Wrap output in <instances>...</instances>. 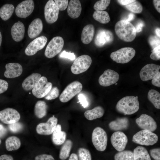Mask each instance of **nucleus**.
Listing matches in <instances>:
<instances>
[{
	"mask_svg": "<svg viewBox=\"0 0 160 160\" xmlns=\"http://www.w3.org/2000/svg\"><path fill=\"white\" fill-rule=\"evenodd\" d=\"M148 98L156 108H160V94L158 91L153 89L150 90L148 93Z\"/></svg>",
	"mask_w": 160,
	"mask_h": 160,
	"instance_id": "35",
	"label": "nucleus"
},
{
	"mask_svg": "<svg viewBox=\"0 0 160 160\" xmlns=\"http://www.w3.org/2000/svg\"><path fill=\"white\" fill-rule=\"evenodd\" d=\"M68 160H79L77 155L75 153H72Z\"/></svg>",
	"mask_w": 160,
	"mask_h": 160,
	"instance_id": "57",
	"label": "nucleus"
},
{
	"mask_svg": "<svg viewBox=\"0 0 160 160\" xmlns=\"http://www.w3.org/2000/svg\"><path fill=\"white\" fill-rule=\"evenodd\" d=\"M15 10V7L12 4H7L0 9V17L2 20L6 21L12 16Z\"/></svg>",
	"mask_w": 160,
	"mask_h": 160,
	"instance_id": "32",
	"label": "nucleus"
},
{
	"mask_svg": "<svg viewBox=\"0 0 160 160\" xmlns=\"http://www.w3.org/2000/svg\"><path fill=\"white\" fill-rule=\"evenodd\" d=\"M139 127L143 130H147L153 132L157 128V125L153 119L146 114H142L135 120Z\"/></svg>",
	"mask_w": 160,
	"mask_h": 160,
	"instance_id": "18",
	"label": "nucleus"
},
{
	"mask_svg": "<svg viewBox=\"0 0 160 160\" xmlns=\"http://www.w3.org/2000/svg\"><path fill=\"white\" fill-rule=\"evenodd\" d=\"M0 160H14L11 156L7 154H3L0 156Z\"/></svg>",
	"mask_w": 160,
	"mask_h": 160,
	"instance_id": "54",
	"label": "nucleus"
},
{
	"mask_svg": "<svg viewBox=\"0 0 160 160\" xmlns=\"http://www.w3.org/2000/svg\"><path fill=\"white\" fill-rule=\"evenodd\" d=\"M119 75L114 70L108 69L105 70L99 77L98 82L103 87H108L116 83L119 80Z\"/></svg>",
	"mask_w": 160,
	"mask_h": 160,
	"instance_id": "16",
	"label": "nucleus"
},
{
	"mask_svg": "<svg viewBox=\"0 0 160 160\" xmlns=\"http://www.w3.org/2000/svg\"><path fill=\"white\" fill-rule=\"evenodd\" d=\"M152 84L155 86L160 87V72H159L152 79Z\"/></svg>",
	"mask_w": 160,
	"mask_h": 160,
	"instance_id": "50",
	"label": "nucleus"
},
{
	"mask_svg": "<svg viewBox=\"0 0 160 160\" xmlns=\"http://www.w3.org/2000/svg\"><path fill=\"white\" fill-rule=\"evenodd\" d=\"M35 160H55L51 155L42 154L38 155L35 157Z\"/></svg>",
	"mask_w": 160,
	"mask_h": 160,
	"instance_id": "48",
	"label": "nucleus"
},
{
	"mask_svg": "<svg viewBox=\"0 0 160 160\" xmlns=\"http://www.w3.org/2000/svg\"><path fill=\"white\" fill-rule=\"evenodd\" d=\"M129 121L126 117L119 118L111 121L109 124L110 128L116 131L127 129L129 126Z\"/></svg>",
	"mask_w": 160,
	"mask_h": 160,
	"instance_id": "25",
	"label": "nucleus"
},
{
	"mask_svg": "<svg viewBox=\"0 0 160 160\" xmlns=\"http://www.w3.org/2000/svg\"><path fill=\"white\" fill-rule=\"evenodd\" d=\"M47 105L45 102L39 100L36 103L34 108V113L36 116L41 119L47 114Z\"/></svg>",
	"mask_w": 160,
	"mask_h": 160,
	"instance_id": "30",
	"label": "nucleus"
},
{
	"mask_svg": "<svg viewBox=\"0 0 160 160\" xmlns=\"http://www.w3.org/2000/svg\"><path fill=\"white\" fill-rule=\"evenodd\" d=\"M155 33L158 37L160 38V28H157L155 29Z\"/></svg>",
	"mask_w": 160,
	"mask_h": 160,
	"instance_id": "58",
	"label": "nucleus"
},
{
	"mask_svg": "<svg viewBox=\"0 0 160 160\" xmlns=\"http://www.w3.org/2000/svg\"><path fill=\"white\" fill-rule=\"evenodd\" d=\"M60 149L59 157L62 160H65L69 156L73 146V143L70 140H67L63 143Z\"/></svg>",
	"mask_w": 160,
	"mask_h": 160,
	"instance_id": "33",
	"label": "nucleus"
},
{
	"mask_svg": "<svg viewBox=\"0 0 160 160\" xmlns=\"http://www.w3.org/2000/svg\"><path fill=\"white\" fill-rule=\"evenodd\" d=\"M6 70L4 75L8 78H13L20 76L23 72V67L17 63H10L5 65Z\"/></svg>",
	"mask_w": 160,
	"mask_h": 160,
	"instance_id": "20",
	"label": "nucleus"
},
{
	"mask_svg": "<svg viewBox=\"0 0 160 160\" xmlns=\"http://www.w3.org/2000/svg\"><path fill=\"white\" fill-rule=\"evenodd\" d=\"M150 155L155 160H160V148H155L150 150Z\"/></svg>",
	"mask_w": 160,
	"mask_h": 160,
	"instance_id": "46",
	"label": "nucleus"
},
{
	"mask_svg": "<svg viewBox=\"0 0 160 160\" xmlns=\"http://www.w3.org/2000/svg\"><path fill=\"white\" fill-rule=\"evenodd\" d=\"M82 7L78 0H70L68 6L67 13L68 16L73 19L78 18L80 15Z\"/></svg>",
	"mask_w": 160,
	"mask_h": 160,
	"instance_id": "23",
	"label": "nucleus"
},
{
	"mask_svg": "<svg viewBox=\"0 0 160 160\" xmlns=\"http://www.w3.org/2000/svg\"><path fill=\"white\" fill-rule=\"evenodd\" d=\"M115 31L121 40L130 42L135 39L137 33L135 27L130 22L121 20L117 22L115 26Z\"/></svg>",
	"mask_w": 160,
	"mask_h": 160,
	"instance_id": "1",
	"label": "nucleus"
},
{
	"mask_svg": "<svg viewBox=\"0 0 160 160\" xmlns=\"http://www.w3.org/2000/svg\"><path fill=\"white\" fill-rule=\"evenodd\" d=\"M1 140L0 138V145L1 144Z\"/></svg>",
	"mask_w": 160,
	"mask_h": 160,
	"instance_id": "60",
	"label": "nucleus"
},
{
	"mask_svg": "<svg viewBox=\"0 0 160 160\" xmlns=\"http://www.w3.org/2000/svg\"><path fill=\"white\" fill-rule=\"evenodd\" d=\"M113 40V35L111 31L101 28L97 32L94 39V43L97 47H101L110 44Z\"/></svg>",
	"mask_w": 160,
	"mask_h": 160,
	"instance_id": "10",
	"label": "nucleus"
},
{
	"mask_svg": "<svg viewBox=\"0 0 160 160\" xmlns=\"http://www.w3.org/2000/svg\"><path fill=\"white\" fill-rule=\"evenodd\" d=\"M135 0H118L117 1L121 5L125 6L135 1Z\"/></svg>",
	"mask_w": 160,
	"mask_h": 160,
	"instance_id": "53",
	"label": "nucleus"
},
{
	"mask_svg": "<svg viewBox=\"0 0 160 160\" xmlns=\"http://www.w3.org/2000/svg\"><path fill=\"white\" fill-rule=\"evenodd\" d=\"M148 41L153 49L160 45V38L155 36L151 35L149 36Z\"/></svg>",
	"mask_w": 160,
	"mask_h": 160,
	"instance_id": "42",
	"label": "nucleus"
},
{
	"mask_svg": "<svg viewBox=\"0 0 160 160\" xmlns=\"http://www.w3.org/2000/svg\"><path fill=\"white\" fill-rule=\"evenodd\" d=\"M11 36L13 39L16 42H19L23 38L25 33L24 24L20 21L15 23L11 30Z\"/></svg>",
	"mask_w": 160,
	"mask_h": 160,
	"instance_id": "22",
	"label": "nucleus"
},
{
	"mask_svg": "<svg viewBox=\"0 0 160 160\" xmlns=\"http://www.w3.org/2000/svg\"><path fill=\"white\" fill-rule=\"evenodd\" d=\"M52 134V140L54 144L60 145L63 144L65 141L66 133L61 130V126L60 124H57Z\"/></svg>",
	"mask_w": 160,
	"mask_h": 160,
	"instance_id": "27",
	"label": "nucleus"
},
{
	"mask_svg": "<svg viewBox=\"0 0 160 160\" xmlns=\"http://www.w3.org/2000/svg\"><path fill=\"white\" fill-rule=\"evenodd\" d=\"M153 4L154 7L156 10L159 12L160 13V0H153Z\"/></svg>",
	"mask_w": 160,
	"mask_h": 160,
	"instance_id": "55",
	"label": "nucleus"
},
{
	"mask_svg": "<svg viewBox=\"0 0 160 160\" xmlns=\"http://www.w3.org/2000/svg\"><path fill=\"white\" fill-rule=\"evenodd\" d=\"M8 128L13 133H17L21 131L23 128V124L18 122L9 124Z\"/></svg>",
	"mask_w": 160,
	"mask_h": 160,
	"instance_id": "41",
	"label": "nucleus"
},
{
	"mask_svg": "<svg viewBox=\"0 0 160 160\" xmlns=\"http://www.w3.org/2000/svg\"><path fill=\"white\" fill-rule=\"evenodd\" d=\"M92 140L97 150L100 151H105L107 147L108 141L106 132L100 127H96L92 133Z\"/></svg>",
	"mask_w": 160,
	"mask_h": 160,
	"instance_id": "4",
	"label": "nucleus"
},
{
	"mask_svg": "<svg viewBox=\"0 0 160 160\" xmlns=\"http://www.w3.org/2000/svg\"><path fill=\"white\" fill-rule=\"evenodd\" d=\"M43 24L41 20L39 18L34 19L29 26L28 34L29 37L33 39L38 36L42 32Z\"/></svg>",
	"mask_w": 160,
	"mask_h": 160,
	"instance_id": "21",
	"label": "nucleus"
},
{
	"mask_svg": "<svg viewBox=\"0 0 160 160\" xmlns=\"http://www.w3.org/2000/svg\"><path fill=\"white\" fill-rule=\"evenodd\" d=\"M77 153L79 160H92L91 154L88 149L84 148H80Z\"/></svg>",
	"mask_w": 160,
	"mask_h": 160,
	"instance_id": "38",
	"label": "nucleus"
},
{
	"mask_svg": "<svg viewBox=\"0 0 160 160\" xmlns=\"http://www.w3.org/2000/svg\"><path fill=\"white\" fill-rule=\"evenodd\" d=\"M144 25V24L143 22L140 21L136 25L135 27L136 33L140 32L142 31L143 27Z\"/></svg>",
	"mask_w": 160,
	"mask_h": 160,
	"instance_id": "52",
	"label": "nucleus"
},
{
	"mask_svg": "<svg viewBox=\"0 0 160 160\" xmlns=\"http://www.w3.org/2000/svg\"><path fill=\"white\" fill-rule=\"evenodd\" d=\"M92 62L91 57L84 55L77 57L73 63L71 68V72L75 74H78L87 71Z\"/></svg>",
	"mask_w": 160,
	"mask_h": 160,
	"instance_id": "6",
	"label": "nucleus"
},
{
	"mask_svg": "<svg viewBox=\"0 0 160 160\" xmlns=\"http://www.w3.org/2000/svg\"><path fill=\"white\" fill-rule=\"evenodd\" d=\"M57 119L51 117L45 123H41L37 125L36 128L37 133L40 135H49L52 133L57 125Z\"/></svg>",
	"mask_w": 160,
	"mask_h": 160,
	"instance_id": "15",
	"label": "nucleus"
},
{
	"mask_svg": "<svg viewBox=\"0 0 160 160\" xmlns=\"http://www.w3.org/2000/svg\"><path fill=\"white\" fill-rule=\"evenodd\" d=\"M111 141L115 149L120 152L125 149L128 143V139L124 133L120 131H116L112 135Z\"/></svg>",
	"mask_w": 160,
	"mask_h": 160,
	"instance_id": "17",
	"label": "nucleus"
},
{
	"mask_svg": "<svg viewBox=\"0 0 160 160\" xmlns=\"http://www.w3.org/2000/svg\"><path fill=\"white\" fill-rule=\"evenodd\" d=\"M47 41V38L44 36L36 38L27 46L25 50V54L28 56L35 54L38 51L44 48Z\"/></svg>",
	"mask_w": 160,
	"mask_h": 160,
	"instance_id": "12",
	"label": "nucleus"
},
{
	"mask_svg": "<svg viewBox=\"0 0 160 160\" xmlns=\"http://www.w3.org/2000/svg\"><path fill=\"white\" fill-rule=\"evenodd\" d=\"M59 10L53 0H49L44 8V15L46 22L52 24L57 20Z\"/></svg>",
	"mask_w": 160,
	"mask_h": 160,
	"instance_id": "11",
	"label": "nucleus"
},
{
	"mask_svg": "<svg viewBox=\"0 0 160 160\" xmlns=\"http://www.w3.org/2000/svg\"><path fill=\"white\" fill-rule=\"evenodd\" d=\"M8 87V84L6 81L0 79V94L7 90Z\"/></svg>",
	"mask_w": 160,
	"mask_h": 160,
	"instance_id": "49",
	"label": "nucleus"
},
{
	"mask_svg": "<svg viewBox=\"0 0 160 160\" xmlns=\"http://www.w3.org/2000/svg\"><path fill=\"white\" fill-rule=\"evenodd\" d=\"M95 28L91 24L86 25L83 29L81 36L82 42L88 44L92 41L95 34Z\"/></svg>",
	"mask_w": 160,
	"mask_h": 160,
	"instance_id": "26",
	"label": "nucleus"
},
{
	"mask_svg": "<svg viewBox=\"0 0 160 160\" xmlns=\"http://www.w3.org/2000/svg\"><path fill=\"white\" fill-rule=\"evenodd\" d=\"M124 7L129 10L135 13H140L142 12L143 9L141 4L137 0H135L133 2L124 6Z\"/></svg>",
	"mask_w": 160,
	"mask_h": 160,
	"instance_id": "37",
	"label": "nucleus"
},
{
	"mask_svg": "<svg viewBox=\"0 0 160 160\" xmlns=\"http://www.w3.org/2000/svg\"><path fill=\"white\" fill-rule=\"evenodd\" d=\"M158 140V137L156 134L148 130H142L133 136L132 141L137 144L149 146L156 143Z\"/></svg>",
	"mask_w": 160,
	"mask_h": 160,
	"instance_id": "3",
	"label": "nucleus"
},
{
	"mask_svg": "<svg viewBox=\"0 0 160 160\" xmlns=\"http://www.w3.org/2000/svg\"><path fill=\"white\" fill-rule=\"evenodd\" d=\"M82 84L78 81H75L69 84L65 88L59 97L60 101L66 103L69 101L82 89Z\"/></svg>",
	"mask_w": 160,
	"mask_h": 160,
	"instance_id": "7",
	"label": "nucleus"
},
{
	"mask_svg": "<svg viewBox=\"0 0 160 160\" xmlns=\"http://www.w3.org/2000/svg\"><path fill=\"white\" fill-rule=\"evenodd\" d=\"M34 8V4L33 0L24 1L16 7L15 14L19 17L25 18L32 13Z\"/></svg>",
	"mask_w": 160,
	"mask_h": 160,
	"instance_id": "14",
	"label": "nucleus"
},
{
	"mask_svg": "<svg viewBox=\"0 0 160 160\" xmlns=\"http://www.w3.org/2000/svg\"><path fill=\"white\" fill-rule=\"evenodd\" d=\"M160 66L153 63L148 64L143 67L140 72L141 80L145 81L152 79L159 72Z\"/></svg>",
	"mask_w": 160,
	"mask_h": 160,
	"instance_id": "19",
	"label": "nucleus"
},
{
	"mask_svg": "<svg viewBox=\"0 0 160 160\" xmlns=\"http://www.w3.org/2000/svg\"><path fill=\"white\" fill-rule=\"evenodd\" d=\"M134 160H151L146 149L143 147L138 146L134 150Z\"/></svg>",
	"mask_w": 160,
	"mask_h": 160,
	"instance_id": "29",
	"label": "nucleus"
},
{
	"mask_svg": "<svg viewBox=\"0 0 160 160\" xmlns=\"http://www.w3.org/2000/svg\"><path fill=\"white\" fill-rule=\"evenodd\" d=\"M41 77V74L33 73L26 78L22 84L23 88L26 91L32 89L36 85Z\"/></svg>",
	"mask_w": 160,
	"mask_h": 160,
	"instance_id": "24",
	"label": "nucleus"
},
{
	"mask_svg": "<svg viewBox=\"0 0 160 160\" xmlns=\"http://www.w3.org/2000/svg\"><path fill=\"white\" fill-rule=\"evenodd\" d=\"M54 1L60 11L65 10L68 5V0H55Z\"/></svg>",
	"mask_w": 160,
	"mask_h": 160,
	"instance_id": "43",
	"label": "nucleus"
},
{
	"mask_svg": "<svg viewBox=\"0 0 160 160\" xmlns=\"http://www.w3.org/2000/svg\"><path fill=\"white\" fill-rule=\"evenodd\" d=\"M135 17V15L133 14L132 13H129L127 17V18L125 19L124 20L130 22L134 19Z\"/></svg>",
	"mask_w": 160,
	"mask_h": 160,
	"instance_id": "56",
	"label": "nucleus"
},
{
	"mask_svg": "<svg viewBox=\"0 0 160 160\" xmlns=\"http://www.w3.org/2000/svg\"><path fill=\"white\" fill-rule=\"evenodd\" d=\"M7 132V129L2 124L0 123V138L4 137Z\"/></svg>",
	"mask_w": 160,
	"mask_h": 160,
	"instance_id": "51",
	"label": "nucleus"
},
{
	"mask_svg": "<svg viewBox=\"0 0 160 160\" xmlns=\"http://www.w3.org/2000/svg\"><path fill=\"white\" fill-rule=\"evenodd\" d=\"M6 149L9 151L18 149L21 146L20 139L15 136H11L7 138L5 141Z\"/></svg>",
	"mask_w": 160,
	"mask_h": 160,
	"instance_id": "31",
	"label": "nucleus"
},
{
	"mask_svg": "<svg viewBox=\"0 0 160 160\" xmlns=\"http://www.w3.org/2000/svg\"><path fill=\"white\" fill-rule=\"evenodd\" d=\"M92 16L95 20L102 24L107 23L110 21L109 15L105 11H95Z\"/></svg>",
	"mask_w": 160,
	"mask_h": 160,
	"instance_id": "34",
	"label": "nucleus"
},
{
	"mask_svg": "<svg viewBox=\"0 0 160 160\" xmlns=\"http://www.w3.org/2000/svg\"><path fill=\"white\" fill-rule=\"evenodd\" d=\"M139 108V103L137 96L125 97L118 101L116 106V110L125 115L134 114Z\"/></svg>",
	"mask_w": 160,
	"mask_h": 160,
	"instance_id": "2",
	"label": "nucleus"
},
{
	"mask_svg": "<svg viewBox=\"0 0 160 160\" xmlns=\"http://www.w3.org/2000/svg\"><path fill=\"white\" fill-rule=\"evenodd\" d=\"M104 113L103 108L100 106H97L92 109L86 111L84 112V115L87 119L91 121L101 117Z\"/></svg>",
	"mask_w": 160,
	"mask_h": 160,
	"instance_id": "28",
	"label": "nucleus"
},
{
	"mask_svg": "<svg viewBox=\"0 0 160 160\" xmlns=\"http://www.w3.org/2000/svg\"><path fill=\"white\" fill-rule=\"evenodd\" d=\"M115 160H134L133 152L130 150L123 151L116 153Z\"/></svg>",
	"mask_w": 160,
	"mask_h": 160,
	"instance_id": "36",
	"label": "nucleus"
},
{
	"mask_svg": "<svg viewBox=\"0 0 160 160\" xmlns=\"http://www.w3.org/2000/svg\"><path fill=\"white\" fill-rule=\"evenodd\" d=\"M59 95V90L57 87L52 88L48 93L44 97L47 100L54 99L58 97Z\"/></svg>",
	"mask_w": 160,
	"mask_h": 160,
	"instance_id": "40",
	"label": "nucleus"
},
{
	"mask_svg": "<svg viewBox=\"0 0 160 160\" xmlns=\"http://www.w3.org/2000/svg\"><path fill=\"white\" fill-rule=\"evenodd\" d=\"M2 42V36L1 32L0 31V47L1 46Z\"/></svg>",
	"mask_w": 160,
	"mask_h": 160,
	"instance_id": "59",
	"label": "nucleus"
},
{
	"mask_svg": "<svg viewBox=\"0 0 160 160\" xmlns=\"http://www.w3.org/2000/svg\"><path fill=\"white\" fill-rule=\"evenodd\" d=\"M52 86V84L48 81L46 77L41 76L37 84L32 89V94L38 98L44 97L51 89Z\"/></svg>",
	"mask_w": 160,
	"mask_h": 160,
	"instance_id": "9",
	"label": "nucleus"
},
{
	"mask_svg": "<svg viewBox=\"0 0 160 160\" xmlns=\"http://www.w3.org/2000/svg\"><path fill=\"white\" fill-rule=\"evenodd\" d=\"M59 57L69 59L71 61L74 60L76 58L75 55L73 53L70 52H67L65 50L63 51L60 54Z\"/></svg>",
	"mask_w": 160,
	"mask_h": 160,
	"instance_id": "45",
	"label": "nucleus"
},
{
	"mask_svg": "<svg viewBox=\"0 0 160 160\" xmlns=\"http://www.w3.org/2000/svg\"><path fill=\"white\" fill-rule=\"evenodd\" d=\"M20 116L16 110L12 108H7L0 111V120L3 123L10 124L19 120Z\"/></svg>",
	"mask_w": 160,
	"mask_h": 160,
	"instance_id": "13",
	"label": "nucleus"
},
{
	"mask_svg": "<svg viewBox=\"0 0 160 160\" xmlns=\"http://www.w3.org/2000/svg\"><path fill=\"white\" fill-rule=\"evenodd\" d=\"M64 44V41L62 37L59 36L53 37L46 47L45 55L49 58L54 57L61 51Z\"/></svg>",
	"mask_w": 160,
	"mask_h": 160,
	"instance_id": "8",
	"label": "nucleus"
},
{
	"mask_svg": "<svg viewBox=\"0 0 160 160\" xmlns=\"http://www.w3.org/2000/svg\"><path fill=\"white\" fill-rule=\"evenodd\" d=\"M150 57L152 60H158L160 59V45L155 48L151 51Z\"/></svg>",
	"mask_w": 160,
	"mask_h": 160,
	"instance_id": "44",
	"label": "nucleus"
},
{
	"mask_svg": "<svg viewBox=\"0 0 160 160\" xmlns=\"http://www.w3.org/2000/svg\"><path fill=\"white\" fill-rule=\"evenodd\" d=\"M78 97L79 101L77 103H79L83 108H87L88 105V103L84 95L82 94H80L79 95Z\"/></svg>",
	"mask_w": 160,
	"mask_h": 160,
	"instance_id": "47",
	"label": "nucleus"
},
{
	"mask_svg": "<svg viewBox=\"0 0 160 160\" xmlns=\"http://www.w3.org/2000/svg\"><path fill=\"white\" fill-rule=\"evenodd\" d=\"M135 52L134 48L125 47L112 52L110 57L117 63L124 64L129 62L135 56Z\"/></svg>",
	"mask_w": 160,
	"mask_h": 160,
	"instance_id": "5",
	"label": "nucleus"
},
{
	"mask_svg": "<svg viewBox=\"0 0 160 160\" xmlns=\"http://www.w3.org/2000/svg\"><path fill=\"white\" fill-rule=\"evenodd\" d=\"M110 0H101L97 1L94 5V9L96 11H103L106 9L109 5Z\"/></svg>",
	"mask_w": 160,
	"mask_h": 160,
	"instance_id": "39",
	"label": "nucleus"
}]
</instances>
